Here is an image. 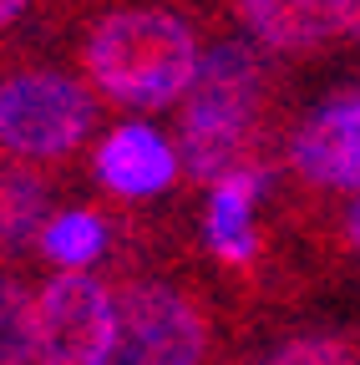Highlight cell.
Listing matches in <instances>:
<instances>
[{
	"label": "cell",
	"mask_w": 360,
	"mask_h": 365,
	"mask_svg": "<svg viewBox=\"0 0 360 365\" xmlns=\"http://www.w3.org/2000/svg\"><path fill=\"white\" fill-rule=\"evenodd\" d=\"M0 365H36V294L0 274Z\"/></svg>",
	"instance_id": "cell-12"
},
{
	"label": "cell",
	"mask_w": 360,
	"mask_h": 365,
	"mask_svg": "<svg viewBox=\"0 0 360 365\" xmlns=\"http://www.w3.org/2000/svg\"><path fill=\"white\" fill-rule=\"evenodd\" d=\"M269 71L254 41H213L188 97L178 102V158L183 173L198 182H223L249 168L254 127L264 112Z\"/></svg>",
	"instance_id": "cell-2"
},
{
	"label": "cell",
	"mask_w": 360,
	"mask_h": 365,
	"mask_svg": "<svg viewBox=\"0 0 360 365\" xmlns=\"http://www.w3.org/2000/svg\"><path fill=\"white\" fill-rule=\"evenodd\" d=\"M289 168L325 193H360V86L314 102L289 137Z\"/></svg>",
	"instance_id": "cell-6"
},
{
	"label": "cell",
	"mask_w": 360,
	"mask_h": 365,
	"mask_svg": "<svg viewBox=\"0 0 360 365\" xmlns=\"http://www.w3.org/2000/svg\"><path fill=\"white\" fill-rule=\"evenodd\" d=\"M107 223L92 208H61L51 213L46 234H41V254H46L61 274H86L102 254H107Z\"/></svg>",
	"instance_id": "cell-11"
},
{
	"label": "cell",
	"mask_w": 360,
	"mask_h": 365,
	"mask_svg": "<svg viewBox=\"0 0 360 365\" xmlns=\"http://www.w3.org/2000/svg\"><path fill=\"white\" fill-rule=\"evenodd\" d=\"M269 365H360V355L335 335H299L269 355Z\"/></svg>",
	"instance_id": "cell-13"
},
{
	"label": "cell",
	"mask_w": 360,
	"mask_h": 365,
	"mask_svg": "<svg viewBox=\"0 0 360 365\" xmlns=\"http://www.w3.org/2000/svg\"><path fill=\"white\" fill-rule=\"evenodd\" d=\"M21 16H26L21 0H0V26H11V21H21Z\"/></svg>",
	"instance_id": "cell-15"
},
{
	"label": "cell",
	"mask_w": 360,
	"mask_h": 365,
	"mask_svg": "<svg viewBox=\"0 0 360 365\" xmlns=\"http://www.w3.org/2000/svg\"><path fill=\"white\" fill-rule=\"evenodd\" d=\"M269 188V173L264 168H244L234 178H223L208 188V208H203V244L213 259L223 264H249L259 254V198Z\"/></svg>",
	"instance_id": "cell-9"
},
{
	"label": "cell",
	"mask_w": 360,
	"mask_h": 365,
	"mask_svg": "<svg viewBox=\"0 0 360 365\" xmlns=\"http://www.w3.org/2000/svg\"><path fill=\"white\" fill-rule=\"evenodd\" d=\"M350 41H360V0H355V21H350Z\"/></svg>",
	"instance_id": "cell-16"
},
{
	"label": "cell",
	"mask_w": 360,
	"mask_h": 365,
	"mask_svg": "<svg viewBox=\"0 0 360 365\" xmlns=\"http://www.w3.org/2000/svg\"><path fill=\"white\" fill-rule=\"evenodd\" d=\"M239 21L254 46L284 56H309L320 46L350 41L355 0H244Z\"/></svg>",
	"instance_id": "cell-8"
},
{
	"label": "cell",
	"mask_w": 360,
	"mask_h": 365,
	"mask_svg": "<svg viewBox=\"0 0 360 365\" xmlns=\"http://www.w3.org/2000/svg\"><path fill=\"white\" fill-rule=\"evenodd\" d=\"M208 319L168 279H127L117 289V340L107 365H203Z\"/></svg>",
	"instance_id": "cell-4"
},
{
	"label": "cell",
	"mask_w": 360,
	"mask_h": 365,
	"mask_svg": "<svg viewBox=\"0 0 360 365\" xmlns=\"http://www.w3.org/2000/svg\"><path fill=\"white\" fill-rule=\"evenodd\" d=\"M345 244H350V249L360 254V193H355V198L345 203Z\"/></svg>",
	"instance_id": "cell-14"
},
{
	"label": "cell",
	"mask_w": 360,
	"mask_h": 365,
	"mask_svg": "<svg viewBox=\"0 0 360 365\" xmlns=\"http://www.w3.org/2000/svg\"><path fill=\"white\" fill-rule=\"evenodd\" d=\"M178 173H183L178 143L153 122H122L97 143V182L112 198H127V203L158 198L178 182Z\"/></svg>",
	"instance_id": "cell-7"
},
{
	"label": "cell",
	"mask_w": 360,
	"mask_h": 365,
	"mask_svg": "<svg viewBox=\"0 0 360 365\" xmlns=\"http://www.w3.org/2000/svg\"><path fill=\"white\" fill-rule=\"evenodd\" d=\"M97 122V97L56 66H26L0 81V148L16 163L71 158Z\"/></svg>",
	"instance_id": "cell-3"
},
{
	"label": "cell",
	"mask_w": 360,
	"mask_h": 365,
	"mask_svg": "<svg viewBox=\"0 0 360 365\" xmlns=\"http://www.w3.org/2000/svg\"><path fill=\"white\" fill-rule=\"evenodd\" d=\"M117 340V289L97 274H51L36 289V365H107Z\"/></svg>",
	"instance_id": "cell-5"
},
{
	"label": "cell",
	"mask_w": 360,
	"mask_h": 365,
	"mask_svg": "<svg viewBox=\"0 0 360 365\" xmlns=\"http://www.w3.org/2000/svg\"><path fill=\"white\" fill-rule=\"evenodd\" d=\"M203 46L188 16L163 6L107 11L81 41V66L112 107L163 112L188 97Z\"/></svg>",
	"instance_id": "cell-1"
},
{
	"label": "cell",
	"mask_w": 360,
	"mask_h": 365,
	"mask_svg": "<svg viewBox=\"0 0 360 365\" xmlns=\"http://www.w3.org/2000/svg\"><path fill=\"white\" fill-rule=\"evenodd\" d=\"M51 223V188L26 168H0V249L41 244Z\"/></svg>",
	"instance_id": "cell-10"
}]
</instances>
